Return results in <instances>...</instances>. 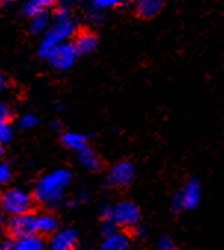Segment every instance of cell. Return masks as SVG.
I'll list each match as a JSON object with an SVG mask.
<instances>
[{"label":"cell","mask_w":224,"mask_h":250,"mask_svg":"<svg viewBox=\"0 0 224 250\" xmlns=\"http://www.w3.org/2000/svg\"><path fill=\"white\" fill-rule=\"evenodd\" d=\"M71 175L68 171H56L52 175L43 178L36 190V199L39 202L55 203L59 202L64 188L68 186Z\"/></svg>","instance_id":"6da1fadb"},{"label":"cell","mask_w":224,"mask_h":250,"mask_svg":"<svg viewBox=\"0 0 224 250\" xmlns=\"http://www.w3.org/2000/svg\"><path fill=\"white\" fill-rule=\"evenodd\" d=\"M0 206L2 209L11 215H21L31 212L33 208V199L30 194L20 188H11L5 191L0 197Z\"/></svg>","instance_id":"7a4b0ae2"},{"label":"cell","mask_w":224,"mask_h":250,"mask_svg":"<svg viewBox=\"0 0 224 250\" xmlns=\"http://www.w3.org/2000/svg\"><path fill=\"white\" fill-rule=\"evenodd\" d=\"M105 219L114 221L121 227H134L140 219V210L130 202H123L115 208L105 209Z\"/></svg>","instance_id":"3957f363"},{"label":"cell","mask_w":224,"mask_h":250,"mask_svg":"<svg viewBox=\"0 0 224 250\" xmlns=\"http://www.w3.org/2000/svg\"><path fill=\"white\" fill-rule=\"evenodd\" d=\"M37 232V218L34 213L27 212L21 215H12L8 224V235L12 240H20L22 237Z\"/></svg>","instance_id":"277c9868"},{"label":"cell","mask_w":224,"mask_h":250,"mask_svg":"<svg viewBox=\"0 0 224 250\" xmlns=\"http://www.w3.org/2000/svg\"><path fill=\"white\" fill-rule=\"evenodd\" d=\"M202 197V188L201 184L196 180H190L186 187L176 194L174 197V203L173 208L174 210H180V209H195Z\"/></svg>","instance_id":"5b68a950"},{"label":"cell","mask_w":224,"mask_h":250,"mask_svg":"<svg viewBox=\"0 0 224 250\" xmlns=\"http://www.w3.org/2000/svg\"><path fill=\"white\" fill-rule=\"evenodd\" d=\"M74 33V25L71 22V20H62V21H58V24L47 33V37L42 46V56H49L50 50L58 46V43H61L62 40L68 39L71 34Z\"/></svg>","instance_id":"8992f818"},{"label":"cell","mask_w":224,"mask_h":250,"mask_svg":"<svg viewBox=\"0 0 224 250\" xmlns=\"http://www.w3.org/2000/svg\"><path fill=\"white\" fill-rule=\"evenodd\" d=\"M77 55H78V52L74 44H58L50 50L47 58L55 68L67 69L74 63Z\"/></svg>","instance_id":"52a82bcc"},{"label":"cell","mask_w":224,"mask_h":250,"mask_svg":"<svg viewBox=\"0 0 224 250\" xmlns=\"http://www.w3.org/2000/svg\"><path fill=\"white\" fill-rule=\"evenodd\" d=\"M134 178V167L130 162H121L109 172V183L115 187H127Z\"/></svg>","instance_id":"ba28073f"},{"label":"cell","mask_w":224,"mask_h":250,"mask_svg":"<svg viewBox=\"0 0 224 250\" xmlns=\"http://www.w3.org/2000/svg\"><path fill=\"white\" fill-rule=\"evenodd\" d=\"M165 0H134V8L139 17L152 18L162 9Z\"/></svg>","instance_id":"9c48e42d"},{"label":"cell","mask_w":224,"mask_h":250,"mask_svg":"<svg viewBox=\"0 0 224 250\" xmlns=\"http://www.w3.org/2000/svg\"><path fill=\"white\" fill-rule=\"evenodd\" d=\"M78 235L74 229H65L58 232L52 240V249L55 250H71L75 247Z\"/></svg>","instance_id":"30bf717a"},{"label":"cell","mask_w":224,"mask_h":250,"mask_svg":"<svg viewBox=\"0 0 224 250\" xmlns=\"http://www.w3.org/2000/svg\"><path fill=\"white\" fill-rule=\"evenodd\" d=\"M74 46H75L78 53H83V55L90 53L97 46V37L91 31H89V30H81L77 34V37H75Z\"/></svg>","instance_id":"8fae6325"},{"label":"cell","mask_w":224,"mask_h":250,"mask_svg":"<svg viewBox=\"0 0 224 250\" xmlns=\"http://www.w3.org/2000/svg\"><path fill=\"white\" fill-rule=\"evenodd\" d=\"M130 247V238L126 232H112L108 235L102 249L105 250H126Z\"/></svg>","instance_id":"7c38bea8"},{"label":"cell","mask_w":224,"mask_h":250,"mask_svg":"<svg viewBox=\"0 0 224 250\" xmlns=\"http://www.w3.org/2000/svg\"><path fill=\"white\" fill-rule=\"evenodd\" d=\"M14 247L18 250H40L45 247V240L40 235H37V232H36V234L20 238Z\"/></svg>","instance_id":"4fadbf2b"},{"label":"cell","mask_w":224,"mask_h":250,"mask_svg":"<svg viewBox=\"0 0 224 250\" xmlns=\"http://www.w3.org/2000/svg\"><path fill=\"white\" fill-rule=\"evenodd\" d=\"M80 161L81 164L87 168V169H99L102 167V161L100 158L96 155V152H93L91 149L86 147L83 150H80Z\"/></svg>","instance_id":"5bb4252c"},{"label":"cell","mask_w":224,"mask_h":250,"mask_svg":"<svg viewBox=\"0 0 224 250\" xmlns=\"http://www.w3.org/2000/svg\"><path fill=\"white\" fill-rule=\"evenodd\" d=\"M62 143L68 149H75V150H83L87 147V139L81 134L75 133H67L62 136Z\"/></svg>","instance_id":"9a60e30c"},{"label":"cell","mask_w":224,"mask_h":250,"mask_svg":"<svg viewBox=\"0 0 224 250\" xmlns=\"http://www.w3.org/2000/svg\"><path fill=\"white\" fill-rule=\"evenodd\" d=\"M58 224L56 219L50 215H43L37 218V232L42 234H52L56 229Z\"/></svg>","instance_id":"2e32d148"},{"label":"cell","mask_w":224,"mask_h":250,"mask_svg":"<svg viewBox=\"0 0 224 250\" xmlns=\"http://www.w3.org/2000/svg\"><path fill=\"white\" fill-rule=\"evenodd\" d=\"M46 27H47V17L45 15V12H40L39 15L34 17V21H33V31H34V33H42V31H45Z\"/></svg>","instance_id":"e0dca14e"},{"label":"cell","mask_w":224,"mask_h":250,"mask_svg":"<svg viewBox=\"0 0 224 250\" xmlns=\"http://www.w3.org/2000/svg\"><path fill=\"white\" fill-rule=\"evenodd\" d=\"M12 137V131L9 128V125L5 119L0 118V143L9 142V139Z\"/></svg>","instance_id":"ac0fdd59"},{"label":"cell","mask_w":224,"mask_h":250,"mask_svg":"<svg viewBox=\"0 0 224 250\" xmlns=\"http://www.w3.org/2000/svg\"><path fill=\"white\" fill-rule=\"evenodd\" d=\"M24 12H25V15H28V17H31V18H34L36 15H39L40 12H43V9L34 2V0H31V2H28L25 6H24Z\"/></svg>","instance_id":"d6986e66"},{"label":"cell","mask_w":224,"mask_h":250,"mask_svg":"<svg viewBox=\"0 0 224 250\" xmlns=\"http://www.w3.org/2000/svg\"><path fill=\"white\" fill-rule=\"evenodd\" d=\"M11 180V168L8 165H0V186Z\"/></svg>","instance_id":"ffe728a7"},{"label":"cell","mask_w":224,"mask_h":250,"mask_svg":"<svg viewBox=\"0 0 224 250\" xmlns=\"http://www.w3.org/2000/svg\"><path fill=\"white\" fill-rule=\"evenodd\" d=\"M93 2L97 8H112L120 5L123 0H93Z\"/></svg>","instance_id":"44dd1931"},{"label":"cell","mask_w":224,"mask_h":250,"mask_svg":"<svg viewBox=\"0 0 224 250\" xmlns=\"http://www.w3.org/2000/svg\"><path fill=\"white\" fill-rule=\"evenodd\" d=\"M159 249H162V250H173V249H176V244H174V241L170 237H164L161 240V243H159Z\"/></svg>","instance_id":"7402d4cb"},{"label":"cell","mask_w":224,"mask_h":250,"mask_svg":"<svg viewBox=\"0 0 224 250\" xmlns=\"http://www.w3.org/2000/svg\"><path fill=\"white\" fill-rule=\"evenodd\" d=\"M36 124H37V119L33 115H27L22 118V127H33Z\"/></svg>","instance_id":"603a6c76"},{"label":"cell","mask_w":224,"mask_h":250,"mask_svg":"<svg viewBox=\"0 0 224 250\" xmlns=\"http://www.w3.org/2000/svg\"><path fill=\"white\" fill-rule=\"evenodd\" d=\"M9 116H11V110H9V107H8L6 104H0V118L5 119V121H8V119H9Z\"/></svg>","instance_id":"cb8c5ba5"},{"label":"cell","mask_w":224,"mask_h":250,"mask_svg":"<svg viewBox=\"0 0 224 250\" xmlns=\"http://www.w3.org/2000/svg\"><path fill=\"white\" fill-rule=\"evenodd\" d=\"M34 2L42 8V9H45V8H49V6H52L56 0H34Z\"/></svg>","instance_id":"d4e9b609"},{"label":"cell","mask_w":224,"mask_h":250,"mask_svg":"<svg viewBox=\"0 0 224 250\" xmlns=\"http://www.w3.org/2000/svg\"><path fill=\"white\" fill-rule=\"evenodd\" d=\"M69 18V14H68V11L67 9H59L58 12H56V20L58 21H62V20H68Z\"/></svg>","instance_id":"484cf974"},{"label":"cell","mask_w":224,"mask_h":250,"mask_svg":"<svg viewBox=\"0 0 224 250\" xmlns=\"http://www.w3.org/2000/svg\"><path fill=\"white\" fill-rule=\"evenodd\" d=\"M3 87H5V78L0 75V90H2Z\"/></svg>","instance_id":"4316f807"},{"label":"cell","mask_w":224,"mask_h":250,"mask_svg":"<svg viewBox=\"0 0 224 250\" xmlns=\"http://www.w3.org/2000/svg\"><path fill=\"white\" fill-rule=\"evenodd\" d=\"M3 153V149H2V146H0V155H2Z\"/></svg>","instance_id":"83f0119b"},{"label":"cell","mask_w":224,"mask_h":250,"mask_svg":"<svg viewBox=\"0 0 224 250\" xmlns=\"http://www.w3.org/2000/svg\"><path fill=\"white\" fill-rule=\"evenodd\" d=\"M67 2H75V0H67Z\"/></svg>","instance_id":"f1b7e54d"},{"label":"cell","mask_w":224,"mask_h":250,"mask_svg":"<svg viewBox=\"0 0 224 250\" xmlns=\"http://www.w3.org/2000/svg\"><path fill=\"white\" fill-rule=\"evenodd\" d=\"M0 225H2V218H0Z\"/></svg>","instance_id":"f546056e"}]
</instances>
